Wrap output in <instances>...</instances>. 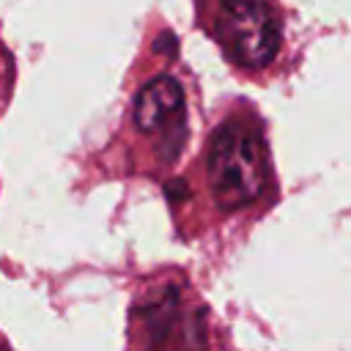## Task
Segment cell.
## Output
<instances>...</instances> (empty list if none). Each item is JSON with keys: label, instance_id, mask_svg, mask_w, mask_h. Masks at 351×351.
I'll return each instance as SVG.
<instances>
[{"label": "cell", "instance_id": "7a4b0ae2", "mask_svg": "<svg viewBox=\"0 0 351 351\" xmlns=\"http://www.w3.org/2000/svg\"><path fill=\"white\" fill-rule=\"evenodd\" d=\"M217 38L241 69H263L280 52V22L269 0H219Z\"/></svg>", "mask_w": 351, "mask_h": 351}, {"label": "cell", "instance_id": "3957f363", "mask_svg": "<svg viewBox=\"0 0 351 351\" xmlns=\"http://www.w3.org/2000/svg\"><path fill=\"white\" fill-rule=\"evenodd\" d=\"M134 126L145 134H173L184 129V90L173 77H156L140 88L134 99Z\"/></svg>", "mask_w": 351, "mask_h": 351}, {"label": "cell", "instance_id": "6da1fadb", "mask_svg": "<svg viewBox=\"0 0 351 351\" xmlns=\"http://www.w3.org/2000/svg\"><path fill=\"white\" fill-rule=\"evenodd\" d=\"M208 186L222 211L252 203L266 184V154L258 129L247 121H225L208 143Z\"/></svg>", "mask_w": 351, "mask_h": 351}]
</instances>
